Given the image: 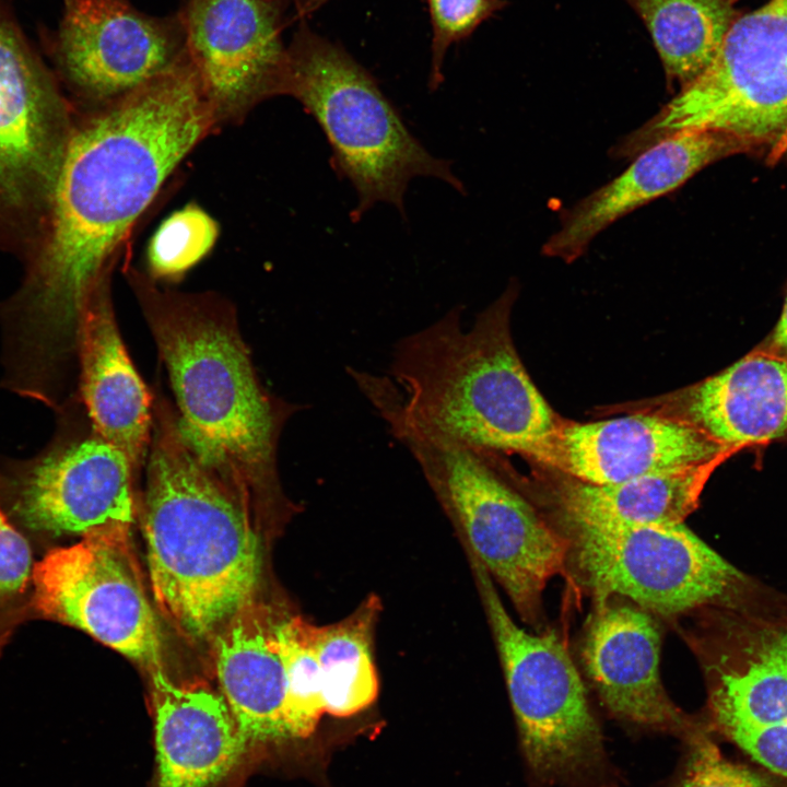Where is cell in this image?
<instances>
[{"label":"cell","instance_id":"obj_15","mask_svg":"<svg viewBox=\"0 0 787 787\" xmlns=\"http://www.w3.org/2000/svg\"><path fill=\"white\" fill-rule=\"evenodd\" d=\"M595 603L580 656L604 709L631 729L670 735L682 743L707 732L698 714L677 706L662 684L655 615L618 597Z\"/></svg>","mask_w":787,"mask_h":787},{"label":"cell","instance_id":"obj_19","mask_svg":"<svg viewBox=\"0 0 787 787\" xmlns=\"http://www.w3.org/2000/svg\"><path fill=\"white\" fill-rule=\"evenodd\" d=\"M111 274L94 287L81 315L77 354L80 392L94 432L127 457L138 479L151 443L154 398L121 339Z\"/></svg>","mask_w":787,"mask_h":787},{"label":"cell","instance_id":"obj_13","mask_svg":"<svg viewBox=\"0 0 787 787\" xmlns=\"http://www.w3.org/2000/svg\"><path fill=\"white\" fill-rule=\"evenodd\" d=\"M52 71L77 110L124 96L186 56L179 13L148 15L129 0H63L46 35Z\"/></svg>","mask_w":787,"mask_h":787},{"label":"cell","instance_id":"obj_23","mask_svg":"<svg viewBox=\"0 0 787 787\" xmlns=\"http://www.w3.org/2000/svg\"><path fill=\"white\" fill-rule=\"evenodd\" d=\"M717 461L607 484L559 473L550 491L553 519L606 526L682 524L697 508Z\"/></svg>","mask_w":787,"mask_h":787},{"label":"cell","instance_id":"obj_32","mask_svg":"<svg viewBox=\"0 0 787 787\" xmlns=\"http://www.w3.org/2000/svg\"><path fill=\"white\" fill-rule=\"evenodd\" d=\"M284 9L291 7L298 14H306L316 10L328 0H277Z\"/></svg>","mask_w":787,"mask_h":787},{"label":"cell","instance_id":"obj_17","mask_svg":"<svg viewBox=\"0 0 787 787\" xmlns=\"http://www.w3.org/2000/svg\"><path fill=\"white\" fill-rule=\"evenodd\" d=\"M726 449L683 418L636 413L560 421L536 461L579 481L607 484L712 462Z\"/></svg>","mask_w":787,"mask_h":787},{"label":"cell","instance_id":"obj_25","mask_svg":"<svg viewBox=\"0 0 787 787\" xmlns=\"http://www.w3.org/2000/svg\"><path fill=\"white\" fill-rule=\"evenodd\" d=\"M738 1L625 0L645 24L668 82L681 87L696 79L715 58L740 15Z\"/></svg>","mask_w":787,"mask_h":787},{"label":"cell","instance_id":"obj_2","mask_svg":"<svg viewBox=\"0 0 787 787\" xmlns=\"http://www.w3.org/2000/svg\"><path fill=\"white\" fill-rule=\"evenodd\" d=\"M124 273L168 373L189 447L248 502L255 516L281 501L278 446L299 407L260 381L234 306L213 292L161 289L129 258Z\"/></svg>","mask_w":787,"mask_h":787},{"label":"cell","instance_id":"obj_21","mask_svg":"<svg viewBox=\"0 0 787 787\" xmlns=\"http://www.w3.org/2000/svg\"><path fill=\"white\" fill-rule=\"evenodd\" d=\"M279 618L255 601L212 638L221 694L248 745L290 738L284 667L272 643Z\"/></svg>","mask_w":787,"mask_h":787},{"label":"cell","instance_id":"obj_5","mask_svg":"<svg viewBox=\"0 0 787 787\" xmlns=\"http://www.w3.org/2000/svg\"><path fill=\"white\" fill-rule=\"evenodd\" d=\"M360 390L420 466L466 556L480 562L522 621L540 627L543 591L567 572L565 537L533 506L500 454L422 427L389 376L368 375Z\"/></svg>","mask_w":787,"mask_h":787},{"label":"cell","instance_id":"obj_18","mask_svg":"<svg viewBox=\"0 0 787 787\" xmlns=\"http://www.w3.org/2000/svg\"><path fill=\"white\" fill-rule=\"evenodd\" d=\"M751 151L749 143L721 131L673 133L639 152L623 173L569 208L542 254L572 262L625 214L678 189L709 164Z\"/></svg>","mask_w":787,"mask_h":787},{"label":"cell","instance_id":"obj_16","mask_svg":"<svg viewBox=\"0 0 787 787\" xmlns=\"http://www.w3.org/2000/svg\"><path fill=\"white\" fill-rule=\"evenodd\" d=\"M136 481L127 457L91 426L25 469L14 510L28 528L54 536L131 532Z\"/></svg>","mask_w":787,"mask_h":787},{"label":"cell","instance_id":"obj_26","mask_svg":"<svg viewBox=\"0 0 787 787\" xmlns=\"http://www.w3.org/2000/svg\"><path fill=\"white\" fill-rule=\"evenodd\" d=\"M272 643L284 667L289 737H307L325 713L312 623L299 615H280L273 629Z\"/></svg>","mask_w":787,"mask_h":787},{"label":"cell","instance_id":"obj_1","mask_svg":"<svg viewBox=\"0 0 787 787\" xmlns=\"http://www.w3.org/2000/svg\"><path fill=\"white\" fill-rule=\"evenodd\" d=\"M219 128L185 56L109 103L77 110L40 237L0 302L11 351L40 369L74 364L84 305L181 161Z\"/></svg>","mask_w":787,"mask_h":787},{"label":"cell","instance_id":"obj_4","mask_svg":"<svg viewBox=\"0 0 787 787\" xmlns=\"http://www.w3.org/2000/svg\"><path fill=\"white\" fill-rule=\"evenodd\" d=\"M518 286L507 289L461 324L463 306L393 345L389 377L408 414L450 441L537 459L560 423L514 345L510 313Z\"/></svg>","mask_w":787,"mask_h":787},{"label":"cell","instance_id":"obj_10","mask_svg":"<svg viewBox=\"0 0 787 787\" xmlns=\"http://www.w3.org/2000/svg\"><path fill=\"white\" fill-rule=\"evenodd\" d=\"M77 110L0 0V254L22 261L45 226Z\"/></svg>","mask_w":787,"mask_h":787},{"label":"cell","instance_id":"obj_30","mask_svg":"<svg viewBox=\"0 0 787 787\" xmlns=\"http://www.w3.org/2000/svg\"><path fill=\"white\" fill-rule=\"evenodd\" d=\"M27 540L11 525L0 506V603L22 598L33 583Z\"/></svg>","mask_w":787,"mask_h":787},{"label":"cell","instance_id":"obj_27","mask_svg":"<svg viewBox=\"0 0 787 787\" xmlns=\"http://www.w3.org/2000/svg\"><path fill=\"white\" fill-rule=\"evenodd\" d=\"M220 234L218 222L197 203L168 215L146 247V273L154 281H178L213 248Z\"/></svg>","mask_w":787,"mask_h":787},{"label":"cell","instance_id":"obj_28","mask_svg":"<svg viewBox=\"0 0 787 787\" xmlns=\"http://www.w3.org/2000/svg\"><path fill=\"white\" fill-rule=\"evenodd\" d=\"M684 754L671 787H787L749 761L725 756L718 741L703 732L683 743Z\"/></svg>","mask_w":787,"mask_h":787},{"label":"cell","instance_id":"obj_7","mask_svg":"<svg viewBox=\"0 0 787 787\" xmlns=\"http://www.w3.org/2000/svg\"><path fill=\"white\" fill-rule=\"evenodd\" d=\"M688 645L705 683L698 715L708 733L787 785V592L748 576Z\"/></svg>","mask_w":787,"mask_h":787},{"label":"cell","instance_id":"obj_11","mask_svg":"<svg viewBox=\"0 0 787 787\" xmlns=\"http://www.w3.org/2000/svg\"><path fill=\"white\" fill-rule=\"evenodd\" d=\"M551 522L567 541V571L574 569L596 601L618 597L654 615L685 616L719 601L744 573L683 522Z\"/></svg>","mask_w":787,"mask_h":787},{"label":"cell","instance_id":"obj_22","mask_svg":"<svg viewBox=\"0 0 787 787\" xmlns=\"http://www.w3.org/2000/svg\"><path fill=\"white\" fill-rule=\"evenodd\" d=\"M683 419L726 448L787 435V359L754 351L684 393Z\"/></svg>","mask_w":787,"mask_h":787},{"label":"cell","instance_id":"obj_6","mask_svg":"<svg viewBox=\"0 0 787 787\" xmlns=\"http://www.w3.org/2000/svg\"><path fill=\"white\" fill-rule=\"evenodd\" d=\"M281 95L297 99L325 133L332 167L357 196L352 221L379 202L406 216L404 195L415 177L465 192L450 162L432 155L410 132L369 72L305 25L287 45Z\"/></svg>","mask_w":787,"mask_h":787},{"label":"cell","instance_id":"obj_20","mask_svg":"<svg viewBox=\"0 0 787 787\" xmlns=\"http://www.w3.org/2000/svg\"><path fill=\"white\" fill-rule=\"evenodd\" d=\"M149 672L157 787H209L221 780L248 747L224 696L202 683H176L163 667Z\"/></svg>","mask_w":787,"mask_h":787},{"label":"cell","instance_id":"obj_3","mask_svg":"<svg viewBox=\"0 0 787 787\" xmlns=\"http://www.w3.org/2000/svg\"><path fill=\"white\" fill-rule=\"evenodd\" d=\"M145 467L142 528L153 598L184 636L212 639L260 587L255 514L195 455L163 395L153 401Z\"/></svg>","mask_w":787,"mask_h":787},{"label":"cell","instance_id":"obj_8","mask_svg":"<svg viewBox=\"0 0 787 787\" xmlns=\"http://www.w3.org/2000/svg\"><path fill=\"white\" fill-rule=\"evenodd\" d=\"M515 715L531 787H622L575 662L554 630L530 633L467 556Z\"/></svg>","mask_w":787,"mask_h":787},{"label":"cell","instance_id":"obj_29","mask_svg":"<svg viewBox=\"0 0 787 787\" xmlns=\"http://www.w3.org/2000/svg\"><path fill=\"white\" fill-rule=\"evenodd\" d=\"M432 23V67L430 87L435 90L443 81L442 66L447 49L468 37L495 12L505 0H427Z\"/></svg>","mask_w":787,"mask_h":787},{"label":"cell","instance_id":"obj_12","mask_svg":"<svg viewBox=\"0 0 787 787\" xmlns=\"http://www.w3.org/2000/svg\"><path fill=\"white\" fill-rule=\"evenodd\" d=\"M32 606L146 668L163 667L157 619L131 545V532L92 533L50 550L33 569Z\"/></svg>","mask_w":787,"mask_h":787},{"label":"cell","instance_id":"obj_31","mask_svg":"<svg viewBox=\"0 0 787 787\" xmlns=\"http://www.w3.org/2000/svg\"><path fill=\"white\" fill-rule=\"evenodd\" d=\"M768 350L787 359V293L780 317L770 337Z\"/></svg>","mask_w":787,"mask_h":787},{"label":"cell","instance_id":"obj_14","mask_svg":"<svg viewBox=\"0 0 787 787\" xmlns=\"http://www.w3.org/2000/svg\"><path fill=\"white\" fill-rule=\"evenodd\" d=\"M283 10L277 0H187L178 12L188 59L219 127L281 95Z\"/></svg>","mask_w":787,"mask_h":787},{"label":"cell","instance_id":"obj_9","mask_svg":"<svg viewBox=\"0 0 787 787\" xmlns=\"http://www.w3.org/2000/svg\"><path fill=\"white\" fill-rule=\"evenodd\" d=\"M685 130L735 136L771 161L787 150V0L739 15L708 67L641 128L638 149Z\"/></svg>","mask_w":787,"mask_h":787},{"label":"cell","instance_id":"obj_24","mask_svg":"<svg viewBox=\"0 0 787 787\" xmlns=\"http://www.w3.org/2000/svg\"><path fill=\"white\" fill-rule=\"evenodd\" d=\"M380 612L379 597L371 594L340 621L312 624L325 712L334 717L352 716L377 698L374 639Z\"/></svg>","mask_w":787,"mask_h":787}]
</instances>
